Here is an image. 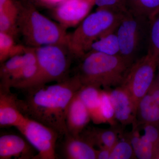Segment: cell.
Listing matches in <instances>:
<instances>
[{
    "label": "cell",
    "instance_id": "obj_1",
    "mask_svg": "<svg viewBox=\"0 0 159 159\" xmlns=\"http://www.w3.org/2000/svg\"><path fill=\"white\" fill-rule=\"evenodd\" d=\"M82 86L75 75L55 84L28 91L25 99H18L19 106L24 116L66 136L68 134L66 123L68 107Z\"/></svg>",
    "mask_w": 159,
    "mask_h": 159
},
{
    "label": "cell",
    "instance_id": "obj_7",
    "mask_svg": "<svg viewBox=\"0 0 159 159\" xmlns=\"http://www.w3.org/2000/svg\"><path fill=\"white\" fill-rule=\"evenodd\" d=\"M158 59L148 53L139 58L129 69L121 85L130 95L136 111L155 79Z\"/></svg>",
    "mask_w": 159,
    "mask_h": 159
},
{
    "label": "cell",
    "instance_id": "obj_6",
    "mask_svg": "<svg viewBox=\"0 0 159 159\" xmlns=\"http://www.w3.org/2000/svg\"><path fill=\"white\" fill-rule=\"evenodd\" d=\"M149 21L148 18L128 9L117 26L120 56L129 67L142 57L140 54L145 45L148 47Z\"/></svg>",
    "mask_w": 159,
    "mask_h": 159
},
{
    "label": "cell",
    "instance_id": "obj_24",
    "mask_svg": "<svg viewBox=\"0 0 159 159\" xmlns=\"http://www.w3.org/2000/svg\"><path fill=\"white\" fill-rule=\"evenodd\" d=\"M24 54L10 57L1 64L0 68L1 83L7 82L15 73L22 67L25 63Z\"/></svg>",
    "mask_w": 159,
    "mask_h": 159
},
{
    "label": "cell",
    "instance_id": "obj_8",
    "mask_svg": "<svg viewBox=\"0 0 159 159\" xmlns=\"http://www.w3.org/2000/svg\"><path fill=\"white\" fill-rule=\"evenodd\" d=\"M16 128L38 152L41 159L57 158L55 146L58 136L57 132L40 122L25 116Z\"/></svg>",
    "mask_w": 159,
    "mask_h": 159
},
{
    "label": "cell",
    "instance_id": "obj_27",
    "mask_svg": "<svg viewBox=\"0 0 159 159\" xmlns=\"http://www.w3.org/2000/svg\"><path fill=\"white\" fill-rule=\"evenodd\" d=\"M131 144L128 139L118 141L111 149L109 159H136Z\"/></svg>",
    "mask_w": 159,
    "mask_h": 159
},
{
    "label": "cell",
    "instance_id": "obj_23",
    "mask_svg": "<svg viewBox=\"0 0 159 159\" xmlns=\"http://www.w3.org/2000/svg\"><path fill=\"white\" fill-rule=\"evenodd\" d=\"M128 9L149 20L159 12V0H128Z\"/></svg>",
    "mask_w": 159,
    "mask_h": 159
},
{
    "label": "cell",
    "instance_id": "obj_19",
    "mask_svg": "<svg viewBox=\"0 0 159 159\" xmlns=\"http://www.w3.org/2000/svg\"><path fill=\"white\" fill-rule=\"evenodd\" d=\"M136 121L138 126L148 123L159 125V106L148 93L137 106Z\"/></svg>",
    "mask_w": 159,
    "mask_h": 159
},
{
    "label": "cell",
    "instance_id": "obj_5",
    "mask_svg": "<svg viewBox=\"0 0 159 159\" xmlns=\"http://www.w3.org/2000/svg\"><path fill=\"white\" fill-rule=\"evenodd\" d=\"M37 57L38 72L24 90L28 92L51 82H58L69 77L74 56L67 44L48 45L34 48Z\"/></svg>",
    "mask_w": 159,
    "mask_h": 159
},
{
    "label": "cell",
    "instance_id": "obj_22",
    "mask_svg": "<svg viewBox=\"0 0 159 159\" xmlns=\"http://www.w3.org/2000/svg\"><path fill=\"white\" fill-rule=\"evenodd\" d=\"M28 48L15 42V39L11 35L0 32V62H5L10 57L22 54Z\"/></svg>",
    "mask_w": 159,
    "mask_h": 159
},
{
    "label": "cell",
    "instance_id": "obj_15",
    "mask_svg": "<svg viewBox=\"0 0 159 159\" xmlns=\"http://www.w3.org/2000/svg\"><path fill=\"white\" fill-rule=\"evenodd\" d=\"M64 153L68 159H97V149L94 145L80 135L66 136Z\"/></svg>",
    "mask_w": 159,
    "mask_h": 159
},
{
    "label": "cell",
    "instance_id": "obj_12",
    "mask_svg": "<svg viewBox=\"0 0 159 159\" xmlns=\"http://www.w3.org/2000/svg\"><path fill=\"white\" fill-rule=\"evenodd\" d=\"M24 54L25 63L22 67L15 73L7 82L1 83V85L24 90L34 79L38 72V63L34 48L28 47Z\"/></svg>",
    "mask_w": 159,
    "mask_h": 159
},
{
    "label": "cell",
    "instance_id": "obj_28",
    "mask_svg": "<svg viewBox=\"0 0 159 159\" xmlns=\"http://www.w3.org/2000/svg\"><path fill=\"white\" fill-rule=\"evenodd\" d=\"M96 5L97 9L117 13H123L128 10V0H96Z\"/></svg>",
    "mask_w": 159,
    "mask_h": 159
},
{
    "label": "cell",
    "instance_id": "obj_30",
    "mask_svg": "<svg viewBox=\"0 0 159 159\" xmlns=\"http://www.w3.org/2000/svg\"><path fill=\"white\" fill-rule=\"evenodd\" d=\"M147 93L150 95L154 101L159 106V85L156 78H155Z\"/></svg>",
    "mask_w": 159,
    "mask_h": 159
},
{
    "label": "cell",
    "instance_id": "obj_13",
    "mask_svg": "<svg viewBox=\"0 0 159 159\" xmlns=\"http://www.w3.org/2000/svg\"><path fill=\"white\" fill-rule=\"evenodd\" d=\"M91 120L88 110L77 93L70 102L66 114V123L68 134L79 135Z\"/></svg>",
    "mask_w": 159,
    "mask_h": 159
},
{
    "label": "cell",
    "instance_id": "obj_21",
    "mask_svg": "<svg viewBox=\"0 0 159 159\" xmlns=\"http://www.w3.org/2000/svg\"><path fill=\"white\" fill-rule=\"evenodd\" d=\"M116 29L104 34L94 42L91 46L90 51L107 55L120 56V46Z\"/></svg>",
    "mask_w": 159,
    "mask_h": 159
},
{
    "label": "cell",
    "instance_id": "obj_20",
    "mask_svg": "<svg viewBox=\"0 0 159 159\" xmlns=\"http://www.w3.org/2000/svg\"><path fill=\"white\" fill-rule=\"evenodd\" d=\"M18 14V7L16 1L0 9V32L9 34L16 39L19 34Z\"/></svg>",
    "mask_w": 159,
    "mask_h": 159
},
{
    "label": "cell",
    "instance_id": "obj_34",
    "mask_svg": "<svg viewBox=\"0 0 159 159\" xmlns=\"http://www.w3.org/2000/svg\"><path fill=\"white\" fill-rule=\"evenodd\" d=\"M42 0H35V2H37L39 3H40L41 1Z\"/></svg>",
    "mask_w": 159,
    "mask_h": 159
},
{
    "label": "cell",
    "instance_id": "obj_14",
    "mask_svg": "<svg viewBox=\"0 0 159 159\" xmlns=\"http://www.w3.org/2000/svg\"><path fill=\"white\" fill-rule=\"evenodd\" d=\"M30 143L15 134H5L0 137V159L31 158L33 157Z\"/></svg>",
    "mask_w": 159,
    "mask_h": 159
},
{
    "label": "cell",
    "instance_id": "obj_29",
    "mask_svg": "<svg viewBox=\"0 0 159 159\" xmlns=\"http://www.w3.org/2000/svg\"><path fill=\"white\" fill-rule=\"evenodd\" d=\"M140 126H142L144 130V136L156 148L157 159L159 154V125L148 123Z\"/></svg>",
    "mask_w": 159,
    "mask_h": 159
},
{
    "label": "cell",
    "instance_id": "obj_18",
    "mask_svg": "<svg viewBox=\"0 0 159 159\" xmlns=\"http://www.w3.org/2000/svg\"><path fill=\"white\" fill-rule=\"evenodd\" d=\"M132 125V129L127 135V139L131 144L136 158L156 159V147L144 135H140L137 123Z\"/></svg>",
    "mask_w": 159,
    "mask_h": 159
},
{
    "label": "cell",
    "instance_id": "obj_31",
    "mask_svg": "<svg viewBox=\"0 0 159 159\" xmlns=\"http://www.w3.org/2000/svg\"><path fill=\"white\" fill-rule=\"evenodd\" d=\"M110 154V149L105 148H99V150H97V159H109Z\"/></svg>",
    "mask_w": 159,
    "mask_h": 159
},
{
    "label": "cell",
    "instance_id": "obj_2",
    "mask_svg": "<svg viewBox=\"0 0 159 159\" xmlns=\"http://www.w3.org/2000/svg\"><path fill=\"white\" fill-rule=\"evenodd\" d=\"M18 7L19 34L31 48L52 44H67L66 29L41 14L29 0L16 1Z\"/></svg>",
    "mask_w": 159,
    "mask_h": 159
},
{
    "label": "cell",
    "instance_id": "obj_10",
    "mask_svg": "<svg viewBox=\"0 0 159 159\" xmlns=\"http://www.w3.org/2000/svg\"><path fill=\"white\" fill-rule=\"evenodd\" d=\"M107 91L117 122L122 126L137 123L136 110L127 91L121 86Z\"/></svg>",
    "mask_w": 159,
    "mask_h": 159
},
{
    "label": "cell",
    "instance_id": "obj_4",
    "mask_svg": "<svg viewBox=\"0 0 159 159\" xmlns=\"http://www.w3.org/2000/svg\"><path fill=\"white\" fill-rule=\"evenodd\" d=\"M124 13L97 9L88 15L74 32L69 34L68 46L74 57H82L90 51L94 42L116 29Z\"/></svg>",
    "mask_w": 159,
    "mask_h": 159
},
{
    "label": "cell",
    "instance_id": "obj_9",
    "mask_svg": "<svg viewBox=\"0 0 159 159\" xmlns=\"http://www.w3.org/2000/svg\"><path fill=\"white\" fill-rule=\"evenodd\" d=\"M95 5L96 0H65L54 7L53 16L67 29L79 25Z\"/></svg>",
    "mask_w": 159,
    "mask_h": 159
},
{
    "label": "cell",
    "instance_id": "obj_16",
    "mask_svg": "<svg viewBox=\"0 0 159 159\" xmlns=\"http://www.w3.org/2000/svg\"><path fill=\"white\" fill-rule=\"evenodd\" d=\"M101 89L94 86H82L77 93L90 115L91 120L96 124L102 123L100 113Z\"/></svg>",
    "mask_w": 159,
    "mask_h": 159
},
{
    "label": "cell",
    "instance_id": "obj_3",
    "mask_svg": "<svg viewBox=\"0 0 159 159\" xmlns=\"http://www.w3.org/2000/svg\"><path fill=\"white\" fill-rule=\"evenodd\" d=\"M77 74L82 86L108 90L122 85L130 67L120 56L90 51L80 57Z\"/></svg>",
    "mask_w": 159,
    "mask_h": 159
},
{
    "label": "cell",
    "instance_id": "obj_25",
    "mask_svg": "<svg viewBox=\"0 0 159 159\" xmlns=\"http://www.w3.org/2000/svg\"><path fill=\"white\" fill-rule=\"evenodd\" d=\"M100 113L102 123H108L116 126L117 122L115 115L113 106L108 91L102 90L101 93Z\"/></svg>",
    "mask_w": 159,
    "mask_h": 159
},
{
    "label": "cell",
    "instance_id": "obj_17",
    "mask_svg": "<svg viewBox=\"0 0 159 159\" xmlns=\"http://www.w3.org/2000/svg\"><path fill=\"white\" fill-rule=\"evenodd\" d=\"M119 131L112 126L111 128L103 129L93 128L84 131L80 135L93 145H97L99 148H105L111 149L118 141Z\"/></svg>",
    "mask_w": 159,
    "mask_h": 159
},
{
    "label": "cell",
    "instance_id": "obj_32",
    "mask_svg": "<svg viewBox=\"0 0 159 159\" xmlns=\"http://www.w3.org/2000/svg\"><path fill=\"white\" fill-rule=\"evenodd\" d=\"M65 0H42L40 4L48 7H55Z\"/></svg>",
    "mask_w": 159,
    "mask_h": 159
},
{
    "label": "cell",
    "instance_id": "obj_33",
    "mask_svg": "<svg viewBox=\"0 0 159 159\" xmlns=\"http://www.w3.org/2000/svg\"><path fill=\"white\" fill-rule=\"evenodd\" d=\"M157 74L156 75V78L157 81L159 85V58L158 61L157 69Z\"/></svg>",
    "mask_w": 159,
    "mask_h": 159
},
{
    "label": "cell",
    "instance_id": "obj_11",
    "mask_svg": "<svg viewBox=\"0 0 159 159\" xmlns=\"http://www.w3.org/2000/svg\"><path fill=\"white\" fill-rule=\"evenodd\" d=\"M10 89L1 85L0 87V125L16 128L25 116L20 110L18 99L11 93Z\"/></svg>",
    "mask_w": 159,
    "mask_h": 159
},
{
    "label": "cell",
    "instance_id": "obj_26",
    "mask_svg": "<svg viewBox=\"0 0 159 159\" xmlns=\"http://www.w3.org/2000/svg\"><path fill=\"white\" fill-rule=\"evenodd\" d=\"M147 53L159 58V12L149 21Z\"/></svg>",
    "mask_w": 159,
    "mask_h": 159
}]
</instances>
